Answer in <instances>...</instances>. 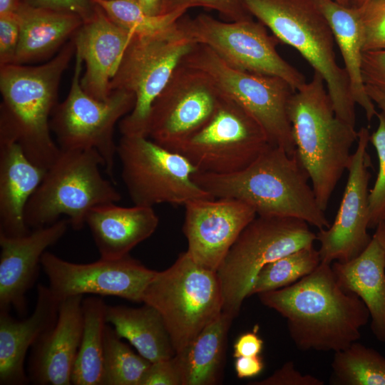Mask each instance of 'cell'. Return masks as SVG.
<instances>
[{
    "label": "cell",
    "instance_id": "cell-1",
    "mask_svg": "<svg viewBox=\"0 0 385 385\" xmlns=\"http://www.w3.org/2000/svg\"><path fill=\"white\" fill-rule=\"evenodd\" d=\"M258 297L287 319L292 340L304 351L344 349L360 339L370 319L363 301L344 289L324 262L295 283Z\"/></svg>",
    "mask_w": 385,
    "mask_h": 385
},
{
    "label": "cell",
    "instance_id": "cell-2",
    "mask_svg": "<svg viewBox=\"0 0 385 385\" xmlns=\"http://www.w3.org/2000/svg\"><path fill=\"white\" fill-rule=\"evenodd\" d=\"M76 53L73 36L50 61L36 66H0V142H14L47 170L61 148L51 136L50 116L58 105L61 77Z\"/></svg>",
    "mask_w": 385,
    "mask_h": 385
},
{
    "label": "cell",
    "instance_id": "cell-3",
    "mask_svg": "<svg viewBox=\"0 0 385 385\" xmlns=\"http://www.w3.org/2000/svg\"><path fill=\"white\" fill-rule=\"evenodd\" d=\"M193 180L213 197L240 200L258 216L303 220L319 230L330 223L297 153L270 145L245 168L229 174L196 171Z\"/></svg>",
    "mask_w": 385,
    "mask_h": 385
},
{
    "label": "cell",
    "instance_id": "cell-4",
    "mask_svg": "<svg viewBox=\"0 0 385 385\" xmlns=\"http://www.w3.org/2000/svg\"><path fill=\"white\" fill-rule=\"evenodd\" d=\"M322 77L314 71L288 104L296 153L307 173L321 209L349 165L358 131L334 113Z\"/></svg>",
    "mask_w": 385,
    "mask_h": 385
},
{
    "label": "cell",
    "instance_id": "cell-5",
    "mask_svg": "<svg viewBox=\"0 0 385 385\" xmlns=\"http://www.w3.org/2000/svg\"><path fill=\"white\" fill-rule=\"evenodd\" d=\"M247 11L279 41L295 48L324 79L337 116L355 128L348 76L334 52L332 30L314 0H245Z\"/></svg>",
    "mask_w": 385,
    "mask_h": 385
},
{
    "label": "cell",
    "instance_id": "cell-6",
    "mask_svg": "<svg viewBox=\"0 0 385 385\" xmlns=\"http://www.w3.org/2000/svg\"><path fill=\"white\" fill-rule=\"evenodd\" d=\"M101 155L93 149L61 150L28 202L25 221L37 228L65 215L73 229L86 225L89 212L101 205L121 199L112 183L103 177Z\"/></svg>",
    "mask_w": 385,
    "mask_h": 385
},
{
    "label": "cell",
    "instance_id": "cell-7",
    "mask_svg": "<svg viewBox=\"0 0 385 385\" xmlns=\"http://www.w3.org/2000/svg\"><path fill=\"white\" fill-rule=\"evenodd\" d=\"M143 302L161 315L176 353L222 312L223 299L216 271L195 262L185 251L166 270L155 272Z\"/></svg>",
    "mask_w": 385,
    "mask_h": 385
},
{
    "label": "cell",
    "instance_id": "cell-8",
    "mask_svg": "<svg viewBox=\"0 0 385 385\" xmlns=\"http://www.w3.org/2000/svg\"><path fill=\"white\" fill-rule=\"evenodd\" d=\"M195 44L178 21L154 33L133 34L110 84L111 91L125 90L135 97L133 110L120 120L122 135L148 137L153 103Z\"/></svg>",
    "mask_w": 385,
    "mask_h": 385
},
{
    "label": "cell",
    "instance_id": "cell-9",
    "mask_svg": "<svg viewBox=\"0 0 385 385\" xmlns=\"http://www.w3.org/2000/svg\"><path fill=\"white\" fill-rule=\"evenodd\" d=\"M316 240V234L303 220L257 215L241 232L217 270L222 311L235 318L263 267L312 246Z\"/></svg>",
    "mask_w": 385,
    "mask_h": 385
},
{
    "label": "cell",
    "instance_id": "cell-10",
    "mask_svg": "<svg viewBox=\"0 0 385 385\" xmlns=\"http://www.w3.org/2000/svg\"><path fill=\"white\" fill-rule=\"evenodd\" d=\"M181 63L207 75L222 94L242 106L260 123L272 145L296 153L289 101L295 91L277 76L255 73L229 64L206 45L196 43Z\"/></svg>",
    "mask_w": 385,
    "mask_h": 385
},
{
    "label": "cell",
    "instance_id": "cell-11",
    "mask_svg": "<svg viewBox=\"0 0 385 385\" xmlns=\"http://www.w3.org/2000/svg\"><path fill=\"white\" fill-rule=\"evenodd\" d=\"M121 178L134 205H183L213 198L192 179L196 168L181 154L146 136L122 135L117 145Z\"/></svg>",
    "mask_w": 385,
    "mask_h": 385
},
{
    "label": "cell",
    "instance_id": "cell-12",
    "mask_svg": "<svg viewBox=\"0 0 385 385\" xmlns=\"http://www.w3.org/2000/svg\"><path fill=\"white\" fill-rule=\"evenodd\" d=\"M83 60L76 51L73 78L67 97L54 109L50 126L61 150H96L104 170L114 182L115 125L133 108L135 97L125 90H113L104 101L86 93L81 85Z\"/></svg>",
    "mask_w": 385,
    "mask_h": 385
},
{
    "label": "cell",
    "instance_id": "cell-13",
    "mask_svg": "<svg viewBox=\"0 0 385 385\" xmlns=\"http://www.w3.org/2000/svg\"><path fill=\"white\" fill-rule=\"evenodd\" d=\"M270 145L255 118L224 96L208 121L172 151L183 155L197 171L229 174L250 165Z\"/></svg>",
    "mask_w": 385,
    "mask_h": 385
},
{
    "label": "cell",
    "instance_id": "cell-14",
    "mask_svg": "<svg viewBox=\"0 0 385 385\" xmlns=\"http://www.w3.org/2000/svg\"><path fill=\"white\" fill-rule=\"evenodd\" d=\"M178 24L193 41L206 45L235 68L279 77L294 91L307 83L304 76L279 54V41L259 21H223L200 14L193 18L185 14Z\"/></svg>",
    "mask_w": 385,
    "mask_h": 385
},
{
    "label": "cell",
    "instance_id": "cell-15",
    "mask_svg": "<svg viewBox=\"0 0 385 385\" xmlns=\"http://www.w3.org/2000/svg\"><path fill=\"white\" fill-rule=\"evenodd\" d=\"M223 96L207 75L180 63L153 103L148 137L173 150L208 121Z\"/></svg>",
    "mask_w": 385,
    "mask_h": 385
},
{
    "label": "cell",
    "instance_id": "cell-16",
    "mask_svg": "<svg viewBox=\"0 0 385 385\" xmlns=\"http://www.w3.org/2000/svg\"><path fill=\"white\" fill-rule=\"evenodd\" d=\"M41 267L48 278V287L60 302L73 296L92 294L143 302L145 289L156 272L130 255L80 264L47 251L42 256Z\"/></svg>",
    "mask_w": 385,
    "mask_h": 385
},
{
    "label": "cell",
    "instance_id": "cell-17",
    "mask_svg": "<svg viewBox=\"0 0 385 385\" xmlns=\"http://www.w3.org/2000/svg\"><path fill=\"white\" fill-rule=\"evenodd\" d=\"M370 133L367 128L358 131L356 148L347 168L348 178L335 218L327 228L316 234L320 244L321 262H347L357 257L369 244L368 189L371 166L367 151Z\"/></svg>",
    "mask_w": 385,
    "mask_h": 385
},
{
    "label": "cell",
    "instance_id": "cell-18",
    "mask_svg": "<svg viewBox=\"0 0 385 385\" xmlns=\"http://www.w3.org/2000/svg\"><path fill=\"white\" fill-rule=\"evenodd\" d=\"M184 207L186 252L195 262L216 272L241 232L257 217L249 205L230 197L196 200Z\"/></svg>",
    "mask_w": 385,
    "mask_h": 385
},
{
    "label": "cell",
    "instance_id": "cell-19",
    "mask_svg": "<svg viewBox=\"0 0 385 385\" xmlns=\"http://www.w3.org/2000/svg\"><path fill=\"white\" fill-rule=\"evenodd\" d=\"M68 220L34 228L21 237L0 233V312L14 309L24 317L28 312L26 294L34 286L46 250L66 234Z\"/></svg>",
    "mask_w": 385,
    "mask_h": 385
},
{
    "label": "cell",
    "instance_id": "cell-20",
    "mask_svg": "<svg viewBox=\"0 0 385 385\" xmlns=\"http://www.w3.org/2000/svg\"><path fill=\"white\" fill-rule=\"evenodd\" d=\"M83 295L61 301L55 324L31 348L27 375L36 385H71L83 328Z\"/></svg>",
    "mask_w": 385,
    "mask_h": 385
},
{
    "label": "cell",
    "instance_id": "cell-21",
    "mask_svg": "<svg viewBox=\"0 0 385 385\" xmlns=\"http://www.w3.org/2000/svg\"><path fill=\"white\" fill-rule=\"evenodd\" d=\"M95 4L93 16L83 23L73 38L86 68L81 87L91 96L104 101L111 93V81L133 34L115 24Z\"/></svg>",
    "mask_w": 385,
    "mask_h": 385
},
{
    "label": "cell",
    "instance_id": "cell-22",
    "mask_svg": "<svg viewBox=\"0 0 385 385\" xmlns=\"http://www.w3.org/2000/svg\"><path fill=\"white\" fill-rule=\"evenodd\" d=\"M60 301L48 287L39 284L34 309L24 319H16L0 312V384L26 385L29 381L24 361L28 350L56 323Z\"/></svg>",
    "mask_w": 385,
    "mask_h": 385
},
{
    "label": "cell",
    "instance_id": "cell-23",
    "mask_svg": "<svg viewBox=\"0 0 385 385\" xmlns=\"http://www.w3.org/2000/svg\"><path fill=\"white\" fill-rule=\"evenodd\" d=\"M111 202L93 208L86 225L91 230L100 258L119 259L156 230L159 218L153 207H121Z\"/></svg>",
    "mask_w": 385,
    "mask_h": 385
},
{
    "label": "cell",
    "instance_id": "cell-24",
    "mask_svg": "<svg viewBox=\"0 0 385 385\" xmlns=\"http://www.w3.org/2000/svg\"><path fill=\"white\" fill-rule=\"evenodd\" d=\"M46 172L29 159L18 143L0 142V233L21 237L30 232L26 207Z\"/></svg>",
    "mask_w": 385,
    "mask_h": 385
},
{
    "label": "cell",
    "instance_id": "cell-25",
    "mask_svg": "<svg viewBox=\"0 0 385 385\" xmlns=\"http://www.w3.org/2000/svg\"><path fill=\"white\" fill-rule=\"evenodd\" d=\"M332 264L339 285L363 301L369 312L372 333L385 343V252L377 232L357 257Z\"/></svg>",
    "mask_w": 385,
    "mask_h": 385
},
{
    "label": "cell",
    "instance_id": "cell-26",
    "mask_svg": "<svg viewBox=\"0 0 385 385\" xmlns=\"http://www.w3.org/2000/svg\"><path fill=\"white\" fill-rule=\"evenodd\" d=\"M16 14L20 36L14 64H24L48 58L63 47L83 23V19L75 14L35 7L24 3Z\"/></svg>",
    "mask_w": 385,
    "mask_h": 385
},
{
    "label": "cell",
    "instance_id": "cell-27",
    "mask_svg": "<svg viewBox=\"0 0 385 385\" xmlns=\"http://www.w3.org/2000/svg\"><path fill=\"white\" fill-rule=\"evenodd\" d=\"M327 19L344 63L352 98L371 121L378 112L368 96L362 76V34L358 8L343 6L333 0H314Z\"/></svg>",
    "mask_w": 385,
    "mask_h": 385
},
{
    "label": "cell",
    "instance_id": "cell-28",
    "mask_svg": "<svg viewBox=\"0 0 385 385\" xmlns=\"http://www.w3.org/2000/svg\"><path fill=\"white\" fill-rule=\"evenodd\" d=\"M235 317L222 311L181 351L175 355L183 385L221 383L229 329Z\"/></svg>",
    "mask_w": 385,
    "mask_h": 385
},
{
    "label": "cell",
    "instance_id": "cell-29",
    "mask_svg": "<svg viewBox=\"0 0 385 385\" xmlns=\"http://www.w3.org/2000/svg\"><path fill=\"white\" fill-rule=\"evenodd\" d=\"M106 319L150 363L170 359L176 354L161 315L148 304L140 307L107 305Z\"/></svg>",
    "mask_w": 385,
    "mask_h": 385
},
{
    "label": "cell",
    "instance_id": "cell-30",
    "mask_svg": "<svg viewBox=\"0 0 385 385\" xmlns=\"http://www.w3.org/2000/svg\"><path fill=\"white\" fill-rule=\"evenodd\" d=\"M107 304L102 298H83V328L71 375L74 385H102Z\"/></svg>",
    "mask_w": 385,
    "mask_h": 385
},
{
    "label": "cell",
    "instance_id": "cell-31",
    "mask_svg": "<svg viewBox=\"0 0 385 385\" xmlns=\"http://www.w3.org/2000/svg\"><path fill=\"white\" fill-rule=\"evenodd\" d=\"M332 381L337 385H385V357L358 341L334 352Z\"/></svg>",
    "mask_w": 385,
    "mask_h": 385
},
{
    "label": "cell",
    "instance_id": "cell-32",
    "mask_svg": "<svg viewBox=\"0 0 385 385\" xmlns=\"http://www.w3.org/2000/svg\"><path fill=\"white\" fill-rule=\"evenodd\" d=\"M321 263L318 250L314 245L284 255L260 271L250 297L288 287L312 272Z\"/></svg>",
    "mask_w": 385,
    "mask_h": 385
},
{
    "label": "cell",
    "instance_id": "cell-33",
    "mask_svg": "<svg viewBox=\"0 0 385 385\" xmlns=\"http://www.w3.org/2000/svg\"><path fill=\"white\" fill-rule=\"evenodd\" d=\"M107 324L104 337L102 385H139L150 362L134 352Z\"/></svg>",
    "mask_w": 385,
    "mask_h": 385
},
{
    "label": "cell",
    "instance_id": "cell-34",
    "mask_svg": "<svg viewBox=\"0 0 385 385\" xmlns=\"http://www.w3.org/2000/svg\"><path fill=\"white\" fill-rule=\"evenodd\" d=\"M108 17L133 34L154 33L176 23L187 11L153 16L145 13L137 0H92Z\"/></svg>",
    "mask_w": 385,
    "mask_h": 385
},
{
    "label": "cell",
    "instance_id": "cell-35",
    "mask_svg": "<svg viewBox=\"0 0 385 385\" xmlns=\"http://www.w3.org/2000/svg\"><path fill=\"white\" fill-rule=\"evenodd\" d=\"M378 126L370 135L379 160V170L369 195V228L374 229L383 220L385 214V113L376 115Z\"/></svg>",
    "mask_w": 385,
    "mask_h": 385
},
{
    "label": "cell",
    "instance_id": "cell-36",
    "mask_svg": "<svg viewBox=\"0 0 385 385\" xmlns=\"http://www.w3.org/2000/svg\"><path fill=\"white\" fill-rule=\"evenodd\" d=\"M193 7L215 11L230 21L253 19L246 8L245 0H161V14L188 11Z\"/></svg>",
    "mask_w": 385,
    "mask_h": 385
},
{
    "label": "cell",
    "instance_id": "cell-37",
    "mask_svg": "<svg viewBox=\"0 0 385 385\" xmlns=\"http://www.w3.org/2000/svg\"><path fill=\"white\" fill-rule=\"evenodd\" d=\"M363 52L385 49V1L359 8Z\"/></svg>",
    "mask_w": 385,
    "mask_h": 385
},
{
    "label": "cell",
    "instance_id": "cell-38",
    "mask_svg": "<svg viewBox=\"0 0 385 385\" xmlns=\"http://www.w3.org/2000/svg\"><path fill=\"white\" fill-rule=\"evenodd\" d=\"M19 36L16 12L0 15V66L14 63Z\"/></svg>",
    "mask_w": 385,
    "mask_h": 385
},
{
    "label": "cell",
    "instance_id": "cell-39",
    "mask_svg": "<svg viewBox=\"0 0 385 385\" xmlns=\"http://www.w3.org/2000/svg\"><path fill=\"white\" fill-rule=\"evenodd\" d=\"M139 385H183L175 356L150 364Z\"/></svg>",
    "mask_w": 385,
    "mask_h": 385
},
{
    "label": "cell",
    "instance_id": "cell-40",
    "mask_svg": "<svg viewBox=\"0 0 385 385\" xmlns=\"http://www.w3.org/2000/svg\"><path fill=\"white\" fill-rule=\"evenodd\" d=\"M253 385H324L320 379L311 374H303L298 371L291 361L284 363L281 368L272 375L260 381H256Z\"/></svg>",
    "mask_w": 385,
    "mask_h": 385
},
{
    "label": "cell",
    "instance_id": "cell-41",
    "mask_svg": "<svg viewBox=\"0 0 385 385\" xmlns=\"http://www.w3.org/2000/svg\"><path fill=\"white\" fill-rule=\"evenodd\" d=\"M361 70L365 85L385 93V49L363 52Z\"/></svg>",
    "mask_w": 385,
    "mask_h": 385
},
{
    "label": "cell",
    "instance_id": "cell-42",
    "mask_svg": "<svg viewBox=\"0 0 385 385\" xmlns=\"http://www.w3.org/2000/svg\"><path fill=\"white\" fill-rule=\"evenodd\" d=\"M21 2L35 7L75 14L83 22L93 16L96 6L92 0H21Z\"/></svg>",
    "mask_w": 385,
    "mask_h": 385
},
{
    "label": "cell",
    "instance_id": "cell-43",
    "mask_svg": "<svg viewBox=\"0 0 385 385\" xmlns=\"http://www.w3.org/2000/svg\"><path fill=\"white\" fill-rule=\"evenodd\" d=\"M255 327L252 332L241 334L234 344L235 358L260 355L262 351L264 342L257 334Z\"/></svg>",
    "mask_w": 385,
    "mask_h": 385
},
{
    "label": "cell",
    "instance_id": "cell-44",
    "mask_svg": "<svg viewBox=\"0 0 385 385\" xmlns=\"http://www.w3.org/2000/svg\"><path fill=\"white\" fill-rule=\"evenodd\" d=\"M235 359V369L240 379L255 377L264 369L263 359L260 355L240 356Z\"/></svg>",
    "mask_w": 385,
    "mask_h": 385
},
{
    "label": "cell",
    "instance_id": "cell-45",
    "mask_svg": "<svg viewBox=\"0 0 385 385\" xmlns=\"http://www.w3.org/2000/svg\"><path fill=\"white\" fill-rule=\"evenodd\" d=\"M365 86L368 96L374 104L376 105L381 111L385 113V93L371 86Z\"/></svg>",
    "mask_w": 385,
    "mask_h": 385
},
{
    "label": "cell",
    "instance_id": "cell-46",
    "mask_svg": "<svg viewBox=\"0 0 385 385\" xmlns=\"http://www.w3.org/2000/svg\"><path fill=\"white\" fill-rule=\"evenodd\" d=\"M143 11L153 16L161 15V0H137Z\"/></svg>",
    "mask_w": 385,
    "mask_h": 385
},
{
    "label": "cell",
    "instance_id": "cell-47",
    "mask_svg": "<svg viewBox=\"0 0 385 385\" xmlns=\"http://www.w3.org/2000/svg\"><path fill=\"white\" fill-rule=\"evenodd\" d=\"M21 3V0H0V15L16 13Z\"/></svg>",
    "mask_w": 385,
    "mask_h": 385
},
{
    "label": "cell",
    "instance_id": "cell-48",
    "mask_svg": "<svg viewBox=\"0 0 385 385\" xmlns=\"http://www.w3.org/2000/svg\"><path fill=\"white\" fill-rule=\"evenodd\" d=\"M381 1H385V0H350L349 6L359 8L369 3Z\"/></svg>",
    "mask_w": 385,
    "mask_h": 385
},
{
    "label": "cell",
    "instance_id": "cell-49",
    "mask_svg": "<svg viewBox=\"0 0 385 385\" xmlns=\"http://www.w3.org/2000/svg\"><path fill=\"white\" fill-rule=\"evenodd\" d=\"M375 229L380 237L385 252V225L381 222Z\"/></svg>",
    "mask_w": 385,
    "mask_h": 385
},
{
    "label": "cell",
    "instance_id": "cell-50",
    "mask_svg": "<svg viewBox=\"0 0 385 385\" xmlns=\"http://www.w3.org/2000/svg\"><path fill=\"white\" fill-rule=\"evenodd\" d=\"M333 1L343 6H349V4H350V0H333Z\"/></svg>",
    "mask_w": 385,
    "mask_h": 385
},
{
    "label": "cell",
    "instance_id": "cell-51",
    "mask_svg": "<svg viewBox=\"0 0 385 385\" xmlns=\"http://www.w3.org/2000/svg\"><path fill=\"white\" fill-rule=\"evenodd\" d=\"M382 222H383V223L384 224V225H385V214H384V218H383Z\"/></svg>",
    "mask_w": 385,
    "mask_h": 385
}]
</instances>
